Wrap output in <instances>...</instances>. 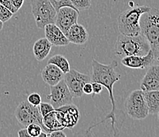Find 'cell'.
Here are the masks:
<instances>
[{
	"label": "cell",
	"mask_w": 159,
	"mask_h": 137,
	"mask_svg": "<svg viewBox=\"0 0 159 137\" xmlns=\"http://www.w3.org/2000/svg\"><path fill=\"white\" fill-rule=\"evenodd\" d=\"M63 80L68 87L72 97L78 98L84 94L82 88L86 83L91 81V78L88 75L70 69L67 73L64 74Z\"/></svg>",
	"instance_id": "8"
},
{
	"label": "cell",
	"mask_w": 159,
	"mask_h": 137,
	"mask_svg": "<svg viewBox=\"0 0 159 137\" xmlns=\"http://www.w3.org/2000/svg\"><path fill=\"white\" fill-rule=\"evenodd\" d=\"M47 98L49 99L55 109H57L63 106L71 104L74 98L63 79L55 86H50V94L47 96Z\"/></svg>",
	"instance_id": "9"
},
{
	"label": "cell",
	"mask_w": 159,
	"mask_h": 137,
	"mask_svg": "<svg viewBox=\"0 0 159 137\" xmlns=\"http://www.w3.org/2000/svg\"><path fill=\"white\" fill-rule=\"evenodd\" d=\"M11 2H12L13 6H14L18 11L19 9H21V7H22L23 3H24V0H11Z\"/></svg>",
	"instance_id": "31"
},
{
	"label": "cell",
	"mask_w": 159,
	"mask_h": 137,
	"mask_svg": "<svg viewBox=\"0 0 159 137\" xmlns=\"http://www.w3.org/2000/svg\"><path fill=\"white\" fill-rule=\"evenodd\" d=\"M150 50V44L141 34L134 36L120 34L115 44V54L120 59L130 56H145Z\"/></svg>",
	"instance_id": "2"
},
{
	"label": "cell",
	"mask_w": 159,
	"mask_h": 137,
	"mask_svg": "<svg viewBox=\"0 0 159 137\" xmlns=\"http://www.w3.org/2000/svg\"><path fill=\"white\" fill-rule=\"evenodd\" d=\"M118 66V62L116 60H112V63L109 64H103L96 60L95 59H92V67H93V75H92V81L98 82L101 83L104 87H105L108 91V95L110 98L111 104H112V111L109 114L107 115L104 120L100 121L99 124L102 123L108 119L111 120V125H112V131L114 132V135H117V131L116 128V101L113 95V86L116 82H118L120 79V75L118 72L116 71V67ZM97 124L96 125H99ZM92 126L90 128L95 127ZM89 128V129H90Z\"/></svg>",
	"instance_id": "1"
},
{
	"label": "cell",
	"mask_w": 159,
	"mask_h": 137,
	"mask_svg": "<svg viewBox=\"0 0 159 137\" xmlns=\"http://www.w3.org/2000/svg\"><path fill=\"white\" fill-rule=\"evenodd\" d=\"M141 34L147 40L155 58L159 55V10L150 8L140 18Z\"/></svg>",
	"instance_id": "3"
},
{
	"label": "cell",
	"mask_w": 159,
	"mask_h": 137,
	"mask_svg": "<svg viewBox=\"0 0 159 137\" xmlns=\"http://www.w3.org/2000/svg\"><path fill=\"white\" fill-rule=\"evenodd\" d=\"M150 10L147 6L131 7L121 13L117 18V25L120 34L134 36L141 34L140 18L144 13Z\"/></svg>",
	"instance_id": "4"
},
{
	"label": "cell",
	"mask_w": 159,
	"mask_h": 137,
	"mask_svg": "<svg viewBox=\"0 0 159 137\" xmlns=\"http://www.w3.org/2000/svg\"><path fill=\"white\" fill-rule=\"evenodd\" d=\"M124 106L128 116L134 120H143L149 115L144 92L142 90L131 92L127 98Z\"/></svg>",
	"instance_id": "7"
},
{
	"label": "cell",
	"mask_w": 159,
	"mask_h": 137,
	"mask_svg": "<svg viewBox=\"0 0 159 137\" xmlns=\"http://www.w3.org/2000/svg\"><path fill=\"white\" fill-rule=\"evenodd\" d=\"M92 86H93V97L95 94H101L102 92V90H103L104 86L101 83H98V82H93Z\"/></svg>",
	"instance_id": "28"
},
{
	"label": "cell",
	"mask_w": 159,
	"mask_h": 137,
	"mask_svg": "<svg viewBox=\"0 0 159 137\" xmlns=\"http://www.w3.org/2000/svg\"><path fill=\"white\" fill-rule=\"evenodd\" d=\"M155 56L151 49L145 56H130L121 59V63L127 67L133 69H145L153 65Z\"/></svg>",
	"instance_id": "11"
},
{
	"label": "cell",
	"mask_w": 159,
	"mask_h": 137,
	"mask_svg": "<svg viewBox=\"0 0 159 137\" xmlns=\"http://www.w3.org/2000/svg\"><path fill=\"white\" fill-rule=\"evenodd\" d=\"M48 63H52V64L57 66L64 74L67 73L70 70V63H69L68 60H66V57L60 54L55 55L52 57H51L48 61Z\"/></svg>",
	"instance_id": "20"
},
{
	"label": "cell",
	"mask_w": 159,
	"mask_h": 137,
	"mask_svg": "<svg viewBox=\"0 0 159 137\" xmlns=\"http://www.w3.org/2000/svg\"><path fill=\"white\" fill-rule=\"evenodd\" d=\"M57 109L63 112L65 128H72L77 125L80 118V113H79V109L75 105L72 103L68 104Z\"/></svg>",
	"instance_id": "16"
},
{
	"label": "cell",
	"mask_w": 159,
	"mask_h": 137,
	"mask_svg": "<svg viewBox=\"0 0 159 137\" xmlns=\"http://www.w3.org/2000/svg\"><path fill=\"white\" fill-rule=\"evenodd\" d=\"M65 35L67 37L70 43H73L75 44H85L89 39V34L86 29L82 25L78 24V23L72 25L67 30Z\"/></svg>",
	"instance_id": "15"
},
{
	"label": "cell",
	"mask_w": 159,
	"mask_h": 137,
	"mask_svg": "<svg viewBox=\"0 0 159 137\" xmlns=\"http://www.w3.org/2000/svg\"><path fill=\"white\" fill-rule=\"evenodd\" d=\"M51 3L52 4V6L54 7V8L56 9V11H58L60 8L64 7H72V8H75L76 9L73 5H72L70 0H49Z\"/></svg>",
	"instance_id": "23"
},
{
	"label": "cell",
	"mask_w": 159,
	"mask_h": 137,
	"mask_svg": "<svg viewBox=\"0 0 159 137\" xmlns=\"http://www.w3.org/2000/svg\"><path fill=\"white\" fill-rule=\"evenodd\" d=\"M70 2L78 11H86L91 6L90 0H70Z\"/></svg>",
	"instance_id": "21"
},
{
	"label": "cell",
	"mask_w": 159,
	"mask_h": 137,
	"mask_svg": "<svg viewBox=\"0 0 159 137\" xmlns=\"http://www.w3.org/2000/svg\"><path fill=\"white\" fill-rule=\"evenodd\" d=\"M2 28H3V22L0 20V31L2 30Z\"/></svg>",
	"instance_id": "33"
},
{
	"label": "cell",
	"mask_w": 159,
	"mask_h": 137,
	"mask_svg": "<svg viewBox=\"0 0 159 137\" xmlns=\"http://www.w3.org/2000/svg\"><path fill=\"white\" fill-rule=\"evenodd\" d=\"M31 8L37 28L44 29L48 24L55 23L57 11L49 0H32Z\"/></svg>",
	"instance_id": "5"
},
{
	"label": "cell",
	"mask_w": 159,
	"mask_h": 137,
	"mask_svg": "<svg viewBox=\"0 0 159 137\" xmlns=\"http://www.w3.org/2000/svg\"><path fill=\"white\" fill-rule=\"evenodd\" d=\"M45 37L52 45L56 47L67 46L70 43L63 31L55 23L48 24L44 28Z\"/></svg>",
	"instance_id": "12"
},
{
	"label": "cell",
	"mask_w": 159,
	"mask_h": 137,
	"mask_svg": "<svg viewBox=\"0 0 159 137\" xmlns=\"http://www.w3.org/2000/svg\"><path fill=\"white\" fill-rule=\"evenodd\" d=\"M52 47V44L49 42L46 37L37 40L33 47V52L37 61H42L48 56Z\"/></svg>",
	"instance_id": "17"
},
{
	"label": "cell",
	"mask_w": 159,
	"mask_h": 137,
	"mask_svg": "<svg viewBox=\"0 0 159 137\" xmlns=\"http://www.w3.org/2000/svg\"><path fill=\"white\" fill-rule=\"evenodd\" d=\"M43 125L47 129L48 134L54 130H59V129L63 130V129H64V128L62 126L60 121H58L56 109L52 112H49L48 114L43 116Z\"/></svg>",
	"instance_id": "19"
},
{
	"label": "cell",
	"mask_w": 159,
	"mask_h": 137,
	"mask_svg": "<svg viewBox=\"0 0 159 137\" xmlns=\"http://www.w3.org/2000/svg\"><path fill=\"white\" fill-rule=\"evenodd\" d=\"M41 77L45 83L49 86H55L63 80L64 73L57 66L52 63H48L41 71Z\"/></svg>",
	"instance_id": "14"
},
{
	"label": "cell",
	"mask_w": 159,
	"mask_h": 137,
	"mask_svg": "<svg viewBox=\"0 0 159 137\" xmlns=\"http://www.w3.org/2000/svg\"><path fill=\"white\" fill-rule=\"evenodd\" d=\"M18 135L19 137H30L26 128H23L20 129L18 132Z\"/></svg>",
	"instance_id": "32"
},
{
	"label": "cell",
	"mask_w": 159,
	"mask_h": 137,
	"mask_svg": "<svg viewBox=\"0 0 159 137\" xmlns=\"http://www.w3.org/2000/svg\"><path fill=\"white\" fill-rule=\"evenodd\" d=\"M27 101L33 106H39L40 104L42 102V98H41V96L38 93L33 92V93L30 94L29 95L28 98H27Z\"/></svg>",
	"instance_id": "25"
},
{
	"label": "cell",
	"mask_w": 159,
	"mask_h": 137,
	"mask_svg": "<svg viewBox=\"0 0 159 137\" xmlns=\"http://www.w3.org/2000/svg\"><path fill=\"white\" fill-rule=\"evenodd\" d=\"M48 136L50 137H66V134L63 132V130H54L49 133Z\"/></svg>",
	"instance_id": "30"
},
{
	"label": "cell",
	"mask_w": 159,
	"mask_h": 137,
	"mask_svg": "<svg viewBox=\"0 0 159 137\" xmlns=\"http://www.w3.org/2000/svg\"><path fill=\"white\" fill-rule=\"evenodd\" d=\"M82 90H83V93L84 94H93V86H92V83H86V84L84 85L83 88H82Z\"/></svg>",
	"instance_id": "29"
},
{
	"label": "cell",
	"mask_w": 159,
	"mask_h": 137,
	"mask_svg": "<svg viewBox=\"0 0 159 137\" xmlns=\"http://www.w3.org/2000/svg\"><path fill=\"white\" fill-rule=\"evenodd\" d=\"M157 61H158V63H159V55H158V56L157 57Z\"/></svg>",
	"instance_id": "34"
},
{
	"label": "cell",
	"mask_w": 159,
	"mask_h": 137,
	"mask_svg": "<svg viewBox=\"0 0 159 137\" xmlns=\"http://www.w3.org/2000/svg\"><path fill=\"white\" fill-rule=\"evenodd\" d=\"M26 128L30 137H39L40 133L44 131L42 127L37 124H30L26 127Z\"/></svg>",
	"instance_id": "22"
},
{
	"label": "cell",
	"mask_w": 159,
	"mask_h": 137,
	"mask_svg": "<svg viewBox=\"0 0 159 137\" xmlns=\"http://www.w3.org/2000/svg\"><path fill=\"white\" fill-rule=\"evenodd\" d=\"M142 80L140 88L143 91L159 90V65H151Z\"/></svg>",
	"instance_id": "13"
},
{
	"label": "cell",
	"mask_w": 159,
	"mask_h": 137,
	"mask_svg": "<svg viewBox=\"0 0 159 137\" xmlns=\"http://www.w3.org/2000/svg\"><path fill=\"white\" fill-rule=\"evenodd\" d=\"M40 112L42 115V116H44L45 115L48 114L49 112H52L55 110V108L53 107L51 103H47V102H41L39 106Z\"/></svg>",
	"instance_id": "26"
},
{
	"label": "cell",
	"mask_w": 159,
	"mask_h": 137,
	"mask_svg": "<svg viewBox=\"0 0 159 137\" xmlns=\"http://www.w3.org/2000/svg\"><path fill=\"white\" fill-rule=\"evenodd\" d=\"M13 15H14V14L11 11H9L7 7L2 6V4H0V20L2 22L4 23L9 21L12 18Z\"/></svg>",
	"instance_id": "24"
},
{
	"label": "cell",
	"mask_w": 159,
	"mask_h": 137,
	"mask_svg": "<svg viewBox=\"0 0 159 137\" xmlns=\"http://www.w3.org/2000/svg\"><path fill=\"white\" fill-rule=\"evenodd\" d=\"M157 116H158V119H159V112H158V113H157Z\"/></svg>",
	"instance_id": "35"
},
{
	"label": "cell",
	"mask_w": 159,
	"mask_h": 137,
	"mask_svg": "<svg viewBox=\"0 0 159 137\" xmlns=\"http://www.w3.org/2000/svg\"><path fill=\"white\" fill-rule=\"evenodd\" d=\"M16 119L23 128H26L30 124H37L42 127L43 130L48 133L43 125V116L38 106H34L28 101H23L19 104L14 112Z\"/></svg>",
	"instance_id": "6"
},
{
	"label": "cell",
	"mask_w": 159,
	"mask_h": 137,
	"mask_svg": "<svg viewBox=\"0 0 159 137\" xmlns=\"http://www.w3.org/2000/svg\"><path fill=\"white\" fill-rule=\"evenodd\" d=\"M0 4H2V6L7 7V9L9 10V11H11L13 14H16V13L18 11V10L16 9L15 7L13 6L11 0H0Z\"/></svg>",
	"instance_id": "27"
},
{
	"label": "cell",
	"mask_w": 159,
	"mask_h": 137,
	"mask_svg": "<svg viewBox=\"0 0 159 137\" xmlns=\"http://www.w3.org/2000/svg\"><path fill=\"white\" fill-rule=\"evenodd\" d=\"M79 15V13L77 9L69 7H62L56 13L55 24L65 34L72 25L77 23Z\"/></svg>",
	"instance_id": "10"
},
{
	"label": "cell",
	"mask_w": 159,
	"mask_h": 137,
	"mask_svg": "<svg viewBox=\"0 0 159 137\" xmlns=\"http://www.w3.org/2000/svg\"><path fill=\"white\" fill-rule=\"evenodd\" d=\"M148 107L149 114H157L159 112V90L143 91Z\"/></svg>",
	"instance_id": "18"
}]
</instances>
